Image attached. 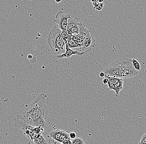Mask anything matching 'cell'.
Listing matches in <instances>:
<instances>
[{
    "label": "cell",
    "mask_w": 146,
    "mask_h": 144,
    "mask_svg": "<svg viewBox=\"0 0 146 144\" xmlns=\"http://www.w3.org/2000/svg\"><path fill=\"white\" fill-rule=\"evenodd\" d=\"M47 97V95L44 93L37 95L27 109L17 116L15 120V126L23 130L31 126L41 127L45 130L47 125L45 120L48 114L45 102Z\"/></svg>",
    "instance_id": "1"
},
{
    "label": "cell",
    "mask_w": 146,
    "mask_h": 144,
    "mask_svg": "<svg viewBox=\"0 0 146 144\" xmlns=\"http://www.w3.org/2000/svg\"><path fill=\"white\" fill-rule=\"evenodd\" d=\"M61 30L54 26L47 36V40L52 51L55 55H61L66 52V44L61 36Z\"/></svg>",
    "instance_id": "2"
},
{
    "label": "cell",
    "mask_w": 146,
    "mask_h": 144,
    "mask_svg": "<svg viewBox=\"0 0 146 144\" xmlns=\"http://www.w3.org/2000/svg\"><path fill=\"white\" fill-rule=\"evenodd\" d=\"M132 59L122 57L111 63L104 71L107 76L120 78L121 75L126 70Z\"/></svg>",
    "instance_id": "3"
},
{
    "label": "cell",
    "mask_w": 146,
    "mask_h": 144,
    "mask_svg": "<svg viewBox=\"0 0 146 144\" xmlns=\"http://www.w3.org/2000/svg\"><path fill=\"white\" fill-rule=\"evenodd\" d=\"M70 18H71V15L64 13L62 11L58 12L56 15L54 22L57 23V28L62 31H66L67 27L68 20Z\"/></svg>",
    "instance_id": "4"
},
{
    "label": "cell",
    "mask_w": 146,
    "mask_h": 144,
    "mask_svg": "<svg viewBox=\"0 0 146 144\" xmlns=\"http://www.w3.org/2000/svg\"><path fill=\"white\" fill-rule=\"evenodd\" d=\"M95 41L92 35L85 38L83 42L81 47H80L81 52L88 53L91 50L92 48L95 46Z\"/></svg>",
    "instance_id": "5"
},
{
    "label": "cell",
    "mask_w": 146,
    "mask_h": 144,
    "mask_svg": "<svg viewBox=\"0 0 146 144\" xmlns=\"http://www.w3.org/2000/svg\"><path fill=\"white\" fill-rule=\"evenodd\" d=\"M139 72L136 70L133 66L132 61L128 65L126 70L122 73L120 78L121 79H128L133 78L139 74Z\"/></svg>",
    "instance_id": "6"
},
{
    "label": "cell",
    "mask_w": 146,
    "mask_h": 144,
    "mask_svg": "<svg viewBox=\"0 0 146 144\" xmlns=\"http://www.w3.org/2000/svg\"><path fill=\"white\" fill-rule=\"evenodd\" d=\"M86 54L84 52H81L78 51H74L72 49H70L68 47L67 44H66V52L64 54L61 55L57 56V57L59 59H62L64 58H70L71 56L73 55L82 56L83 54Z\"/></svg>",
    "instance_id": "7"
},
{
    "label": "cell",
    "mask_w": 146,
    "mask_h": 144,
    "mask_svg": "<svg viewBox=\"0 0 146 144\" xmlns=\"http://www.w3.org/2000/svg\"><path fill=\"white\" fill-rule=\"evenodd\" d=\"M79 19L77 17L74 19L70 18L68 20L67 27L66 29V33L69 35H71V30L75 26L79 25L80 24Z\"/></svg>",
    "instance_id": "8"
},
{
    "label": "cell",
    "mask_w": 146,
    "mask_h": 144,
    "mask_svg": "<svg viewBox=\"0 0 146 144\" xmlns=\"http://www.w3.org/2000/svg\"><path fill=\"white\" fill-rule=\"evenodd\" d=\"M105 77L107 78L108 79V90L109 91L111 90H113L115 86L117 84V82H118V81L121 79V78L108 77L106 74H105Z\"/></svg>",
    "instance_id": "9"
},
{
    "label": "cell",
    "mask_w": 146,
    "mask_h": 144,
    "mask_svg": "<svg viewBox=\"0 0 146 144\" xmlns=\"http://www.w3.org/2000/svg\"><path fill=\"white\" fill-rule=\"evenodd\" d=\"M63 131V130H59V129H57V130L52 131V132L50 133V137L54 140L58 141L59 142L60 137L61 136Z\"/></svg>",
    "instance_id": "10"
},
{
    "label": "cell",
    "mask_w": 146,
    "mask_h": 144,
    "mask_svg": "<svg viewBox=\"0 0 146 144\" xmlns=\"http://www.w3.org/2000/svg\"><path fill=\"white\" fill-rule=\"evenodd\" d=\"M123 79H120L117 84L114 86L113 90L115 91V96L118 97L119 96L120 92L122 90L123 88Z\"/></svg>",
    "instance_id": "11"
},
{
    "label": "cell",
    "mask_w": 146,
    "mask_h": 144,
    "mask_svg": "<svg viewBox=\"0 0 146 144\" xmlns=\"http://www.w3.org/2000/svg\"><path fill=\"white\" fill-rule=\"evenodd\" d=\"M34 144H47L48 142L46 140L45 137L43 135V134L39 137L38 138L34 139L33 140Z\"/></svg>",
    "instance_id": "12"
},
{
    "label": "cell",
    "mask_w": 146,
    "mask_h": 144,
    "mask_svg": "<svg viewBox=\"0 0 146 144\" xmlns=\"http://www.w3.org/2000/svg\"><path fill=\"white\" fill-rule=\"evenodd\" d=\"M61 36L62 39L63 40L64 42L66 44L67 43L68 41L72 40L73 38V36L68 34L66 31H62L61 32Z\"/></svg>",
    "instance_id": "13"
},
{
    "label": "cell",
    "mask_w": 146,
    "mask_h": 144,
    "mask_svg": "<svg viewBox=\"0 0 146 144\" xmlns=\"http://www.w3.org/2000/svg\"><path fill=\"white\" fill-rule=\"evenodd\" d=\"M67 140H71V139L69 136V134H68L65 131H64L61 134V136L60 137L59 142L62 143L64 141Z\"/></svg>",
    "instance_id": "14"
},
{
    "label": "cell",
    "mask_w": 146,
    "mask_h": 144,
    "mask_svg": "<svg viewBox=\"0 0 146 144\" xmlns=\"http://www.w3.org/2000/svg\"><path fill=\"white\" fill-rule=\"evenodd\" d=\"M132 62L134 68L138 72H140V65L138 61L135 59H132Z\"/></svg>",
    "instance_id": "15"
},
{
    "label": "cell",
    "mask_w": 146,
    "mask_h": 144,
    "mask_svg": "<svg viewBox=\"0 0 146 144\" xmlns=\"http://www.w3.org/2000/svg\"><path fill=\"white\" fill-rule=\"evenodd\" d=\"M72 144H85L84 140L81 138H76L74 139H72Z\"/></svg>",
    "instance_id": "16"
},
{
    "label": "cell",
    "mask_w": 146,
    "mask_h": 144,
    "mask_svg": "<svg viewBox=\"0 0 146 144\" xmlns=\"http://www.w3.org/2000/svg\"><path fill=\"white\" fill-rule=\"evenodd\" d=\"M67 44L68 47L71 49V48H74L78 47H79V46L77 45V44L75 43L74 42L73 40L72 39L68 41Z\"/></svg>",
    "instance_id": "17"
},
{
    "label": "cell",
    "mask_w": 146,
    "mask_h": 144,
    "mask_svg": "<svg viewBox=\"0 0 146 144\" xmlns=\"http://www.w3.org/2000/svg\"><path fill=\"white\" fill-rule=\"evenodd\" d=\"M146 133L141 138L139 144H146Z\"/></svg>",
    "instance_id": "18"
},
{
    "label": "cell",
    "mask_w": 146,
    "mask_h": 144,
    "mask_svg": "<svg viewBox=\"0 0 146 144\" xmlns=\"http://www.w3.org/2000/svg\"><path fill=\"white\" fill-rule=\"evenodd\" d=\"M69 136L70 137L71 139H74L76 138V133L74 132H72L69 134Z\"/></svg>",
    "instance_id": "19"
},
{
    "label": "cell",
    "mask_w": 146,
    "mask_h": 144,
    "mask_svg": "<svg viewBox=\"0 0 146 144\" xmlns=\"http://www.w3.org/2000/svg\"><path fill=\"white\" fill-rule=\"evenodd\" d=\"M62 144H72V141L70 140H67L64 141L61 143Z\"/></svg>",
    "instance_id": "20"
},
{
    "label": "cell",
    "mask_w": 146,
    "mask_h": 144,
    "mask_svg": "<svg viewBox=\"0 0 146 144\" xmlns=\"http://www.w3.org/2000/svg\"><path fill=\"white\" fill-rule=\"evenodd\" d=\"M103 82L105 85L108 84V79L107 78L105 77V78L103 80Z\"/></svg>",
    "instance_id": "21"
},
{
    "label": "cell",
    "mask_w": 146,
    "mask_h": 144,
    "mask_svg": "<svg viewBox=\"0 0 146 144\" xmlns=\"http://www.w3.org/2000/svg\"><path fill=\"white\" fill-rule=\"evenodd\" d=\"M100 76L101 77H105V74L104 72H101L100 73Z\"/></svg>",
    "instance_id": "22"
},
{
    "label": "cell",
    "mask_w": 146,
    "mask_h": 144,
    "mask_svg": "<svg viewBox=\"0 0 146 144\" xmlns=\"http://www.w3.org/2000/svg\"><path fill=\"white\" fill-rule=\"evenodd\" d=\"M32 55H31V54H29L27 56V58L29 59H31L32 58Z\"/></svg>",
    "instance_id": "23"
},
{
    "label": "cell",
    "mask_w": 146,
    "mask_h": 144,
    "mask_svg": "<svg viewBox=\"0 0 146 144\" xmlns=\"http://www.w3.org/2000/svg\"><path fill=\"white\" fill-rule=\"evenodd\" d=\"M56 1L57 2V3H59V2H60V1Z\"/></svg>",
    "instance_id": "24"
},
{
    "label": "cell",
    "mask_w": 146,
    "mask_h": 144,
    "mask_svg": "<svg viewBox=\"0 0 146 144\" xmlns=\"http://www.w3.org/2000/svg\"></svg>",
    "instance_id": "25"
},
{
    "label": "cell",
    "mask_w": 146,
    "mask_h": 144,
    "mask_svg": "<svg viewBox=\"0 0 146 144\" xmlns=\"http://www.w3.org/2000/svg\"></svg>",
    "instance_id": "26"
}]
</instances>
